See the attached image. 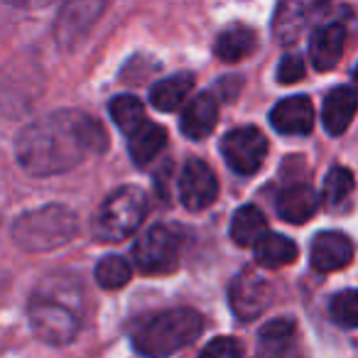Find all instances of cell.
Here are the masks:
<instances>
[{"mask_svg":"<svg viewBox=\"0 0 358 358\" xmlns=\"http://www.w3.org/2000/svg\"><path fill=\"white\" fill-rule=\"evenodd\" d=\"M353 172L348 167H334L329 169L324 179V204L331 211H346L351 206L353 194Z\"/></svg>","mask_w":358,"mask_h":358,"instance_id":"cb8c5ba5","label":"cell"},{"mask_svg":"<svg viewBox=\"0 0 358 358\" xmlns=\"http://www.w3.org/2000/svg\"><path fill=\"white\" fill-rule=\"evenodd\" d=\"M253 248H255L258 265L270 270L285 268V265L297 260V245H294V241H289L287 236H280V234H265Z\"/></svg>","mask_w":358,"mask_h":358,"instance_id":"7402d4cb","label":"cell"},{"mask_svg":"<svg viewBox=\"0 0 358 358\" xmlns=\"http://www.w3.org/2000/svg\"><path fill=\"white\" fill-rule=\"evenodd\" d=\"M204 317L192 307H177L140 319L133 329V346L148 358H167L199 338Z\"/></svg>","mask_w":358,"mask_h":358,"instance_id":"3957f363","label":"cell"},{"mask_svg":"<svg viewBox=\"0 0 358 358\" xmlns=\"http://www.w3.org/2000/svg\"><path fill=\"white\" fill-rule=\"evenodd\" d=\"M135 265L145 275H172L179 268V241L167 226H152L133 248Z\"/></svg>","mask_w":358,"mask_h":358,"instance_id":"8992f818","label":"cell"},{"mask_svg":"<svg viewBox=\"0 0 358 358\" xmlns=\"http://www.w3.org/2000/svg\"><path fill=\"white\" fill-rule=\"evenodd\" d=\"M304 76V59L297 55H287L278 66V81L280 84H297Z\"/></svg>","mask_w":358,"mask_h":358,"instance_id":"f1b7e54d","label":"cell"},{"mask_svg":"<svg viewBox=\"0 0 358 358\" xmlns=\"http://www.w3.org/2000/svg\"><path fill=\"white\" fill-rule=\"evenodd\" d=\"M319 10H324V6H317V3H302V0L282 3V6L275 10V20H273L275 37L287 47L294 45V42L304 35L309 20H312Z\"/></svg>","mask_w":358,"mask_h":358,"instance_id":"9a60e30c","label":"cell"},{"mask_svg":"<svg viewBox=\"0 0 358 358\" xmlns=\"http://www.w3.org/2000/svg\"><path fill=\"white\" fill-rule=\"evenodd\" d=\"M229 304L234 314L243 322L260 317L273 304V287L265 278L255 275L253 270H243L234 278L229 287Z\"/></svg>","mask_w":358,"mask_h":358,"instance_id":"ba28073f","label":"cell"},{"mask_svg":"<svg viewBox=\"0 0 358 358\" xmlns=\"http://www.w3.org/2000/svg\"><path fill=\"white\" fill-rule=\"evenodd\" d=\"M148 214V196L138 187H120L94 216V236L103 243H120L140 229Z\"/></svg>","mask_w":358,"mask_h":358,"instance_id":"5b68a950","label":"cell"},{"mask_svg":"<svg viewBox=\"0 0 358 358\" xmlns=\"http://www.w3.org/2000/svg\"><path fill=\"white\" fill-rule=\"evenodd\" d=\"M278 214L287 224H307L319 209V194L307 185H294L280 192Z\"/></svg>","mask_w":358,"mask_h":358,"instance_id":"ac0fdd59","label":"cell"},{"mask_svg":"<svg viewBox=\"0 0 358 358\" xmlns=\"http://www.w3.org/2000/svg\"><path fill=\"white\" fill-rule=\"evenodd\" d=\"M103 150H108V133L84 110H57L35 120L22 130L15 145L17 164L32 177L69 172Z\"/></svg>","mask_w":358,"mask_h":358,"instance_id":"6da1fadb","label":"cell"},{"mask_svg":"<svg viewBox=\"0 0 358 358\" xmlns=\"http://www.w3.org/2000/svg\"><path fill=\"white\" fill-rule=\"evenodd\" d=\"M108 110H110V118H113V123L128 135L135 133V130H138L140 125L148 120L143 101L135 99V96H115V99L110 101Z\"/></svg>","mask_w":358,"mask_h":358,"instance_id":"d4e9b609","label":"cell"},{"mask_svg":"<svg viewBox=\"0 0 358 358\" xmlns=\"http://www.w3.org/2000/svg\"><path fill=\"white\" fill-rule=\"evenodd\" d=\"M270 123L282 135H307L314 128V106L307 96H289L270 110Z\"/></svg>","mask_w":358,"mask_h":358,"instance_id":"5bb4252c","label":"cell"},{"mask_svg":"<svg viewBox=\"0 0 358 358\" xmlns=\"http://www.w3.org/2000/svg\"><path fill=\"white\" fill-rule=\"evenodd\" d=\"M329 314L331 319L343 329H356L358 327V294L353 289H343V292L334 294L329 302Z\"/></svg>","mask_w":358,"mask_h":358,"instance_id":"4316f807","label":"cell"},{"mask_svg":"<svg viewBox=\"0 0 358 358\" xmlns=\"http://www.w3.org/2000/svg\"><path fill=\"white\" fill-rule=\"evenodd\" d=\"M312 268L319 273H336L351 265L353 260V243L341 231H324L312 241L309 248Z\"/></svg>","mask_w":358,"mask_h":358,"instance_id":"8fae6325","label":"cell"},{"mask_svg":"<svg viewBox=\"0 0 358 358\" xmlns=\"http://www.w3.org/2000/svg\"><path fill=\"white\" fill-rule=\"evenodd\" d=\"M258 47V35L250 30L248 25H229L226 30L219 32L214 45V55L221 62H241L245 57H250Z\"/></svg>","mask_w":358,"mask_h":358,"instance_id":"d6986e66","label":"cell"},{"mask_svg":"<svg viewBox=\"0 0 358 358\" xmlns=\"http://www.w3.org/2000/svg\"><path fill=\"white\" fill-rule=\"evenodd\" d=\"M167 143V130L157 123H150L145 120L135 133H130L128 138V150H130V157H133L135 164H148L150 159L157 157V152L164 148Z\"/></svg>","mask_w":358,"mask_h":358,"instance_id":"44dd1931","label":"cell"},{"mask_svg":"<svg viewBox=\"0 0 358 358\" xmlns=\"http://www.w3.org/2000/svg\"><path fill=\"white\" fill-rule=\"evenodd\" d=\"M265 234H268V221L258 206H241L231 219V238L236 245H255Z\"/></svg>","mask_w":358,"mask_h":358,"instance_id":"603a6c76","label":"cell"},{"mask_svg":"<svg viewBox=\"0 0 358 358\" xmlns=\"http://www.w3.org/2000/svg\"><path fill=\"white\" fill-rule=\"evenodd\" d=\"M221 152L234 172L248 177L263 167L265 155H268V138L253 125L234 128L226 133L224 143H221Z\"/></svg>","mask_w":358,"mask_h":358,"instance_id":"52a82bcc","label":"cell"},{"mask_svg":"<svg viewBox=\"0 0 358 358\" xmlns=\"http://www.w3.org/2000/svg\"><path fill=\"white\" fill-rule=\"evenodd\" d=\"M258 358H304L297 346V324L287 317L265 324L258 336Z\"/></svg>","mask_w":358,"mask_h":358,"instance_id":"4fadbf2b","label":"cell"},{"mask_svg":"<svg viewBox=\"0 0 358 358\" xmlns=\"http://www.w3.org/2000/svg\"><path fill=\"white\" fill-rule=\"evenodd\" d=\"M133 270L130 263L120 255H106L103 260H99L96 265V282L103 289H120L130 282Z\"/></svg>","mask_w":358,"mask_h":358,"instance_id":"484cf974","label":"cell"},{"mask_svg":"<svg viewBox=\"0 0 358 358\" xmlns=\"http://www.w3.org/2000/svg\"><path fill=\"white\" fill-rule=\"evenodd\" d=\"M84 285L74 275L57 273L45 278L27 302L30 327L45 343L66 346L84 324Z\"/></svg>","mask_w":358,"mask_h":358,"instance_id":"7a4b0ae2","label":"cell"},{"mask_svg":"<svg viewBox=\"0 0 358 358\" xmlns=\"http://www.w3.org/2000/svg\"><path fill=\"white\" fill-rule=\"evenodd\" d=\"M199 358H243V346L231 336H219L201 348Z\"/></svg>","mask_w":358,"mask_h":358,"instance_id":"83f0119b","label":"cell"},{"mask_svg":"<svg viewBox=\"0 0 358 358\" xmlns=\"http://www.w3.org/2000/svg\"><path fill=\"white\" fill-rule=\"evenodd\" d=\"M216 120H219V103H216V99L211 94H199L185 106L179 128L189 140H204L216 128Z\"/></svg>","mask_w":358,"mask_h":358,"instance_id":"2e32d148","label":"cell"},{"mask_svg":"<svg viewBox=\"0 0 358 358\" xmlns=\"http://www.w3.org/2000/svg\"><path fill=\"white\" fill-rule=\"evenodd\" d=\"M79 231V219L69 206L47 204L22 214L13 226V238L27 253H45L69 243Z\"/></svg>","mask_w":358,"mask_h":358,"instance_id":"277c9868","label":"cell"},{"mask_svg":"<svg viewBox=\"0 0 358 358\" xmlns=\"http://www.w3.org/2000/svg\"><path fill=\"white\" fill-rule=\"evenodd\" d=\"M356 115V91L351 86H338L329 91L324 99L322 108V123L329 135H343Z\"/></svg>","mask_w":358,"mask_h":358,"instance_id":"e0dca14e","label":"cell"},{"mask_svg":"<svg viewBox=\"0 0 358 358\" xmlns=\"http://www.w3.org/2000/svg\"><path fill=\"white\" fill-rule=\"evenodd\" d=\"M194 89V76L192 74H174L169 79H162L150 89V103L157 110H177L185 103L187 96Z\"/></svg>","mask_w":358,"mask_h":358,"instance_id":"ffe728a7","label":"cell"},{"mask_svg":"<svg viewBox=\"0 0 358 358\" xmlns=\"http://www.w3.org/2000/svg\"><path fill=\"white\" fill-rule=\"evenodd\" d=\"M346 47V27L338 20L324 22L312 32L309 40V57L317 71H331L341 62Z\"/></svg>","mask_w":358,"mask_h":358,"instance_id":"7c38bea8","label":"cell"},{"mask_svg":"<svg viewBox=\"0 0 358 358\" xmlns=\"http://www.w3.org/2000/svg\"><path fill=\"white\" fill-rule=\"evenodd\" d=\"M103 10H106L103 3H89V0L66 3L62 8L59 17H57V27H55L57 45L62 50H74L76 45H81Z\"/></svg>","mask_w":358,"mask_h":358,"instance_id":"30bf717a","label":"cell"},{"mask_svg":"<svg viewBox=\"0 0 358 358\" xmlns=\"http://www.w3.org/2000/svg\"><path fill=\"white\" fill-rule=\"evenodd\" d=\"M219 196V179L204 159H189L179 177V199L187 209H209Z\"/></svg>","mask_w":358,"mask_h":358,"instance_id":"9c48e42d","label":"cell"}]
</instances>
